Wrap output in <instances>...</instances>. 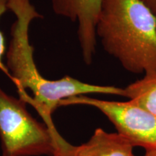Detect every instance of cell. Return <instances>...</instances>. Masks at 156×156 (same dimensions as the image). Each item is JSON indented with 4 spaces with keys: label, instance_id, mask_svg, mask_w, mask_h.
Returning <instances> with one entry per match:
<instances>
[{
    "label": "cell",
    "instance_id": "cell-8",
    "mask_svg": "<svg viewBox=\"0 0 156 156\" xmlns=\"http://www.w3.org/2000/svg\"><path fill=\"white\" fill-rule=\"evenodd\" d=\"M8 10L7 8V0H0V18L2 16V15L6 11ZM6 51V46H5V37H4L2 32L0 30V70L4 74L8 77L9 79H11L10 75L7 69L6 64L3 63V56L5 55Z\"/></svg>",
    "mask_w": 156,
    "mask_h": 156
},
{
    "label": "cell",
    "instance_id": "cell-10",
    "mask_svg": "<svg viewBox=\"0 0 156 156\" xmlns=\"http://www.w3.org/2000/svg\"><path fill=\"white\" fill-rule=\"evenodd\" d=\"M144 156H156V147L146 148Z\"/></svg>",
    "mask_w": 156,
    "mask_h": 156
},
{
    "label": "cell",
    "instance_id": "cell-4",
    "mask_svg": "<svg viewBox=\"0 0 156 156\" xmlns=\"http://www.w3.org/2000/svg\"><path fill=\"white\" fill-rule=\"evenodd\" d=\"M85 105L94 107L114 124L117 132L134 146L156 147V116L126 102L94 98L87 95H77L62 101L60 106Z\"/></svg>",
    "mask_w": 156,
    "mask_h": 156
},
{
    "label": "cell",
    "instance_id": "cell-5",
    "mask_svg": "<svg viewBox=\"0 0 156 156\" xmlns=\"http://www.w3.org/2000/svg\"><path fill=\"white\" fill-rule=\"evenodd\" d=\"M103 0H51L54 12L77 22V36L85 63L93 61L97 44L96 25Z\"/></svg>",
    "mask_w": 156,
    "mask_h": 156
},
{
    "label": "cell",
    "instance_id": "cell-2",
    "mask_svg": "<svg viewBox=\"0 0 156 156\" xmlns=\"http://www.w3.org/2000/svg\"><path fill=\"white\" fill-rule=\"evenodd\" d=\"M95 32L126 70L156 72V15L142 0H103Z\"/></svg>",
    "mask_w": 156,
    "mask_h": 156
},
{
    "label": "cell",
    "instance_id": "cell-6",
    "mask_svg": "<svg viewBox=\"0 0 156 156\" xmlns=\"http://www.w3.org/2000/svg\"><path fill=\"white\" fill-rule=\"evenodd\" d=\"M133 147L118 132L108 133L98 128L88 142L75 147V156H134Z\"/></svg>",
    "mask_w": 156,
    "mask_h": 156
},
{
    "label": "cell",
    "instance_id": "cell-1",
    "mask_svg": "<svg viewBox=\"0 0 156 156\" xmlns=\"http://www.w3.org/2000/svg\"><path fill=\"white\" fill-rule=\"evenodd\" d=\"M7 8L15 20L6 53V67L20 98L36 108L44 122L52 121V114L62 101L87 94L114 95L113 86L84 83L71 76L51 80L43 77L34 60V48L30 43L29 29L32 21L42 17L30 0H7Z\"/></svg>",
    "mask_w": 156,
    "mask_h": 156
},
{
    "label": "cell",
    "instance_id": "cell-9",
    "mask_svg": "<svg viewBox=\"0 0 156 156\" xmlns=\"http://www.w3.org/2000/svg\"><path fill=\"white\" fill-rule=\"evenodd\" d=\"M142 1L156 15V0H142Z\"/></svg>",
    "mask_w": 156,
    "mask_h": 156
},
{
    "label": "cell",
    "instance_id": "cell-7",
    "mask_svg": "<svg viewBox=\"0 0 156 156\" xmlns=\"http://www.w3.org/2000/svg\"><path fill=\"white\" fill-rule=\"evenodd\" d=\"M124 90L130 102L156 116V72L145 73L142 79L130 84Z\"/></svg>",
    "mask_w": 156,
    "mask_h": 156
},
{
    "label": "cell",
    "instance_id": "cell-3",
    "mask_svg": "<svg viewBox=\"0 0 156 156\" xmlns=\"http://www.w3.org/2000/svg\"><path fill=\"white\" fill-rule=\"evenodd\" d=\"M22 98L0 87V139L2 156H75V147L32 116Z\"/></svg>",
    "mask_w": 156,
    "mask_h": 156
}]
</instances>
